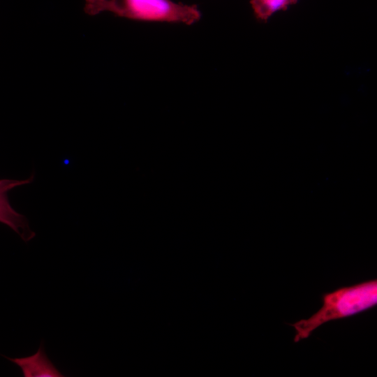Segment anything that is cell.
Returning <instances> with one entry per match:
<instances>
[{"instance_id": "cell-4", "label": "cell", "mask_w": 377, "mask_h": 377, "mask_svg": "<svg viewBox=\"0 0 377 377\" xmlns=\"http://www.w3.org/2000/svg\"><path fill=\"white\" fill-rule=\"evenodd\" d=\"M6 358L21 368L24 377L64 376L47 357L42 343L37 352L31 356Z\"/></svg>"}, {"instance_id": "cell-5", "label": "cell", "mask_w": 377, "mask_h": 377, "mask_svg": "<svg viewBox=\"0 0 377 377\" xmlns=\"http://www.w3.org/2000/svg\"><path fill=\"white\" fill-rule=\"evenodd\" d=\"M293 0H251L252 6L257 15L266 19L274 11L284 8Z\"/></svg>"}, {"instance_id": "cell-3", "label": "cell", "mask_w": 377, "mask_h": 377, "mask_svg": "<svg viewBox=\"0 0 377 377\" xmlns=\"http://www.w3.org/2000/svg\"><path fill=\"white\" fill-rule=\"evenodd\" d=\"M33 179L34 175L22 180L0 179V223L8 226L24 242L33 239L36 233L31 230L27 218L11 206L8 199V193L17 186L31 183Z\"/></svg>"}, {"instance_id": "cell-2", "label": "cell", "mask_w": 377, "mask_h": 377, "mask_svg": "<svg viewBox=\"0 0 377 377\" xmlns=\"http://www.w3.org/2000/svg\"><path fill=\"white\" fill-rule=\"evenodd\" d=\"M84 10L90 15L109 11L131 20L186 24H192L200 17L195 6L171 0H85Z\"/></svg>"}, {"instance_id": "cell-1", "label": "cell", "mask_w": 377, "mask_h": 377, "mask_svg": "<svg viewBox=\"0 0 377 377\" xmlns=\"http://www.w3.org/2000/svg\"><path fill=\"white\" fill-rule=\"evenodd\" d=\"M323 306L312 316L290 324L295 330L294 341L308 338L328 321L343 318L374 306L377 303V280L342 287L323 295Z\"/></svg>"}]
</instances>
